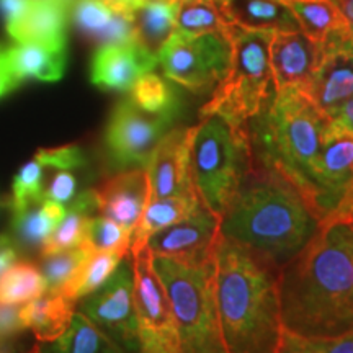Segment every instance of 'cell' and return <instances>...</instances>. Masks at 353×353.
<instances>
[{
	"mask_svg": "<svg viewBox=\"0 0 353 353\" xmlns=\"http://www.w3.org/2000/svg\"><path fill=\"white\" fill-rule=\"evenodd\" d=\"M283 329L299 337L353 332V216L321 224L278 273Z\"/></svg>",
	"mask_w": 353,
	"mask_h": 353,
	"instance_id": "6da1fadb",
	"label": "cell"
},
{
	"mask_svg": "<svg viewBox=\"0 0 353 353\" xmlns=\"http://www.w3.org/2000/svg\"><path fill=\"white\" fill-rule=\"evenodd\" d=\"M275 265L219 236L214 291L226 353H278L283 324Z\"/></svg>",
	"mask_w": 353,
	"mask_h": 353,
	"instance_id": "7a4b0ae2",
	"label": "cell"
},
{
	"mask_svg": "<svg viewBox=\"0 0 353 353\" xmlns=\"http://www.w3.org/2000/svg\"><path fill=\"white\" fill-rule=\"evenodd\" d=\"M322 221L303 193L276 170L254 164L221 218V236L280 270L319 231Z\"/></svg>",
	"mask_w": 353,
	"mask_h": 353,
	"instance_id": "3957f363",
	"label": "cell"
},
{
	"mask_svg": "<svg viewBox=\"0 0 353 353\" xmlns=\"http://www.w3.org/2000/svg\"><path fill=\"white\" fill-rule=\"evenodd\" d=\"M327 121L329 117L298 88H280L247 125L254 164L283 175L309 205L312 169Z\"/></svg>",
	"mask_w": 353,
	"mask_h": 353,
	"instance_id": "277c9868",
	"label": "cell"
},
{
	"mask_svg": "<svg viewBox=\"0 0 353 353\" xmlns=\"http://www.w3.org/2000/svg\"><path fill=\"white\" fill-rule=\"evenodd\" d=\"M174 312L182 353H226L214 291V254L190 262L152 257Z\"/></svg>",
	"mask_w": 353,
	"mask_h": 353,
	"instance_id": "5b68a950",
	"label": "cell"
},
{
	"mask_svg": "<svg viewBox=\"0 0 353 353\" xmlns=\"http://www.w3.org/2000/svg\"><path fill=\"white\" fill-rule=\"evenodd\" d=\"M275 33L229 26L226 37L232 48L231 65L200 110L201 118L216 114L236 130H247L275 90L270 65V43Z\"/></svg>",
	"mask_w": 353,
	"mask_h": 353,
	"instance_id": "8992f818",
	"label": "cell"
},
{
	"mask_svg": "<svg viewBox=\"0 0 353 353\" xmlns=\"http://www.w3.org/2000/svg\"><path fill=\"white\" fill-rule=\"evenodd\" d=\"M190 162L196 195L223 218L252 167L249 131L236 130L216 114L193 126Z\"/></svg>",
	"mask_w": 353,
	"mask_h": 353,
	"instance_id": "52a82bcc",
	"label": "cell"
},
{
	"mask_svg": "<svg viewBox=\"0 0 353 353\" xmlns=\"http://www.w3.org/2000/svg\"><path fill=\"white\" fill-rule=\"evenodd\" d=\"M311 205L322 223L353 216V132L329 118L312 169Z\"/></svg>",
	"mask_w": 353,
	"mask_h": 353,
	"instance_id": "ba28073f",
	"label": "cell"
},
{
	"mask_svg": "<svg viewBox=\"0 0 353 353\" xmlns=\"http://www.w3.org/2000/svg\"><path fill=\"white\" fill-rule=\"evenodd\" d=\"M231 41L224 33L185 37L174 33L157 61L164 76L193 92L203 94L218 85L231 65Z\"/></svg>",
	"mask_w": 353,
	"mask_h": 353,
	"instance_id": "9c48e42d",
	"label": "cell"
},
{
	"mask_svg": "<svg viewBox=\"0 0 353 353\" xmlns=\"http://www.w3.org/2000/svg\"><path fill=\"white\" fill-rule=\"evenodd\" d=\"M132 299L141 353H182L176 322L169 298L152 268V254L148 247L131 252Z\"/></svg>",
	"mask_w": 353,
	"mask_h": 353,
	"instance_id": "30bf717a",
	"label": "cell"
},
{
	"mask_svg": "<svg viewBox=\"0 0 353 353\" xmlns=\"http://www.w3.org/2000/svg\"><path fill=\"white\" fill-rule=\"evenodd\" d=\"M131 255L121 259L118 267L100 288L79 299V312L123 348L126 353H141L134 299H132Z\"/></svg>",
	"mask_w": 353,
	"mask_h": 353,
	"instance_id": "8fae6325",
	"label": "cell"
},
{
	"mask_svg": "<svg viewBox=\"0 0 353 353\" xmlns=\"http://www.w3.org/2000/svg\"><path fill=\"white\" fill-rule=\"evenodd\" d=\"M174 120L141 112L132 101L121 100L113 108L105 131L110 159L118 169H145L154 149Z\"/></svg>",
	"mask_w": 353,
	"mask_h": 353,
	"instance_id": "7c38bea8",
	"label": "cell"
},
{
	"mask_svg": "<svg viewBox=\"0 0 353 353\" xmlns=\"http://www.w3.org/2000/svg\"><path fill=\"white\" fill-rule=\"evenodd\" d=\"M321 44V61L306 97L330 118L353 99V43L348 25L335 30Z\"/></svg>",
	"mask_w": 353,
	"mask_h": 353,
	"instance_id": "4fadbf2b",
	"label": "cell"
},
{
	"mask_svg": "<svg viewBox=\"0 0 353 353\" xmlns=\"http://www.w3.org/2000/svg\"><path fill=\"white\" fill-rule=\"evenodd\" d=\"M219 236L221 216L201 203L187 219L154 234L145 247L152 257H172L198 262L214 254Z\"/></svg>",
	"mask_w": 353,
	"mask_h": 353,
	"instance_id": "5bb4252c",
	"label": "cell"
},
{
	"mask_svg": "<svg viewBox=\"0 0 353 353\" xmlns=\"http://www.w3.org/2000/svg\"><path fill=\"white\" fill-rule=\"evenodd\" d=\"M192 132L193 126L167 131L157 143L145 165L151 198L198 196L190 162Z\"/></svg>",
	"mask_w": 353,
	"mask_h": 353,
	"instance_id": "9a60e30c",
	"label": "cell"
},
{
	"mask_svg": "<svg viewBox=\"0 0 353 353\" xmlns=\"http://www.w3.org/2000/svg\"><path fill=\"white\" fill-rule=\"evenodd\" d=\"M322 54V44L303 32H278L270 43L273 87L298 88L306 95Z\"/></svg>",
	"mask_w": 353,
	"mask_h": 353,
	"instance_id": "2e32d148",
	"label": "cell"
},
{
	"mask_svg": "<svg viewBox=\"0 0 353 353\" xmlns=\"http://www.w3.org/2000/svg\"><path fill=\"white\" fill-rule=\"evenodd\" d=\"M101 216L121 224L132 232L139 224L151 198L148 170L143 167L125 169L110 176L95 190Z\"/></svg>",
	"mask_w": 353,
	"mask_h": 353,
	"instance_id": "e0dca14e",
	"label": "cell"
},
{
	"mask_svg": "<svg viewBox=\"0 0 353 353\" xmlns=\"http://www.w3.org/2000/svg\"><path fill=\"white\" fill-rule=\"evenodd\" d=\"M157 64V57L138 43L103 44L92 59L90 79L101 90L126 92Z\"/></svg>",
	"mask_w": 353,
	"mask_h": 353,
	"instance_id": "ac0fdd59",
	"label": "cell"
},
{
	"mask_svg": "<svg viewBox=\"0 0 353 353\" xmlns=\"http://www.w3.org/2000/svg\"><path fill=\"white\" fill-rule=\"evenodd\" d=\"M70 10L79 32L100 46L138 43L131 15L113 10L105 0H76Z\"/></svg>",
	"mask_w": 353,
	"mask_h": 353,
	"instance_id": "d6986e66",
	"label": "cell"
},
{
	"mask_svg": "<svg viewBox=\"0 0 353 353\" xmlns=\"http://www.w3.org/2000/svg\"><path fill=\"white\" fill-rule=\"evenodd\" d=\"M69 8L56 0H33L20 19L6 25L15 43H39L65 46Z\"/></svg>",
	"mask_w": 353,
	"mask_h": 353,
	"instance_id": "ffe728a7",
	"label": "cell"
},
{
	"mask_svg": "<svg viewBox=\"0 0 353 353\" xmlns=\"http://www.w3.org/2000/svg\"><path fill=\"white\" fill-rule=\"evenodd\" d=\"M228 23L244 30L301 32V25L286 0H214Z\"/></svg>",
	"mask_w": 353,
	"mask_h": 353,
	"instance_id": "44dd1931",
	"label": "cell"
},
{
	"mask_svg": "<svg viewBox=\"0 0 353 353\" xmlns=\"http://www.w3.org/2000/svg\"><path fill=\"white\" fill-rule=\"evenodd\" d=\"M3 63L19 83L26 79L56 82L63 77L65 69V46L15 43L13 46H3Z\"/></svg>",
	"mask_w": 353,
	"mask_h": 353,
	"instance_id": "7402d4cb",
	"label": "cell"
},
{
	"mask_svg": "<svg viewBox=\"0 0 353 353\" xmlns=\"http://www.w3.org/2000/svg\"><path fill=\"white\" fill-rule=\"evenodd\" d=\"M77 301L61 293H43L20 309L21 322L30 329L39 343L54 342L68 332L77 311Z\"/></svg>",
	"mask_w": 353,
	"mask_h": 353,
	"instance_id": "603a6c76",
	"label": "cell"
},
{
	"mask_svg": "<svg viewBox=\"0 0 353 353\" xmlns=\"http://www.w3.org/2000/svg\"><path fill=\"white\" fill-rule=\"evenodd\" d=\"M201 203L200 196L149 198L143 218L132 231L130 254L148 245V241L154 234L187 219Z\"/></svg>",
	"mask_w": 353,
	"mask_h": 353,
	"instance_id": "cb8c5ba5",
	"label": "cell"
},
{
	"mask_svg": "<svg viewBox=\"0 0 353 353\" xmlns=\"http://www.w3.org/2000/svg\"><path fill=\"white\" fill-rule=\"evenodd\" d=\"M65 206L63 203L41 200L32 203L26 208L13 213V234L15 244L20 249L38 252L44 242L54 231L59 221L64 218ZM41 254V252H39Z\"/></svg>",
	"mask_w": 353,
	"mask_h": 353,
	"instance_id": "d4e9b609",
	"label": "cell"
},
{
	"mask_svg": "<svg viewBox=\"0 0 353 353\" xmlns=\"http://www.w3.org/2000/svg\"><path fill=\"white\" fill-rule=\"evenodd\" d=\"M175 8L176 0H143L131 12L136 41L156 57L175 33Z\"/></svg>",
	"mask_w": 353,
	"mask_h": 353,
	"instance_id": "484cf974",
	"label": "cell"
},
{
	"mask_svg": "<svg viewBox=\"0 0 353 353\" xmlns=\"http://www.w3.org/2000/svg\"><path fill=\"white\" fill-rule=\"evenodd\" d=\"M99 211V201H97L95 190H85L70 201L69 208H65L64 218L44 242L41 255L59 252V250L72 249L82 244L85 239L88 219Z\"/></svg>",
	"mask_w": 353,
	"mask_h": 353,
	"instance_id": "4316f807",
	"label": "cell"
},
{
	"mask_svg": "<svg viewBox=\"0 0 353 353\" xmlns=\"http://www.w3.org/2000/svg\"><path fill=\"white\" fill-rule=\"evenodd\" d=\"M130 100L141 112L175 120L182 108V99L174 82L157 74L145 72L130 88Z\"/></svg>",
	"mask_w": 353,
	"mask_h": 353,
	"instance_id": "83f0119b",
	"label": "cell"
},
{
	"mask_svg": "<svg viewBox=\"0 0 353 353\" xmlns=\"http://www.w3.org/2000/svg\"><path fill=\"white\" fill-rule=\"evenodd\" d=\"M39 348L43 353H126L79 311L68 332L54 342L39 343Z\"/></svg>",
	"mask_w": 353,
	"mask_h": 353,
	"instance_id": "f1b7e54d",
	"label": "cell"
},
{
	"mask_svg": "<svg viewBox=\"0 0 353 353\" xmlns=\"http://www.w3.org/2000/svg\"><path fill=\"white\" fill-rule=\"evenodd\" d=\"M293 10L301 32L322 43L335 30L345 28L348 21L334 0H286Z\"/></svg>",
	"mask_w": 353,
	"mask_h": 353,
	"instance_id": "f546056e",
	"label": "cell"
},
{
	"mask_svg": "<svg viewBox=\"0 0 353 353\" xmlns=\"http://www.w3.org/2000/svg\"><path fill=\"white\" fill-rule=\"evenodd\" d=\"M228 20L214 0H176L175 33L198 37L205 33H228Z\"/></svg>",
	"mask_w": 353,
	"mask_h": 353,
	"instance_id": "4dcf8cb0",
	"label": "cell"
},
{
	"mask_svg": "<svg viewBox=\"0 0 353 353\" xmlns=\"http://www.w3.org/2000/svg\"><path fill=\"white\" fill-rule=\"evenodd\" d=\"M94 250L87 244H79L72 249L59 250L41 255V267L39 272L44 278L46 291L44 293H63L72 283L82 265L87 262Z\"/></svg>",
	"mask_w": 353,
	"mask_h": 353,
	"instance_id": "1f68e13d",
	"label": "cell"
},
{
	"mask_svg": "<svg viewBox=\"0 0 353 353\" xmlns=\"http://www.w3.org/2000/svg\"><path fill=\"white\" fill-rule=\"evenodd\" d=\"M46 291L44 278L33 263L12 265L0 276V304H25Z\"/></svg>",
	"mask_w": 353,
	"mask_h": 353,
	"instance_id": "d6a6232c",
	"label": "cell"
},
{
	"mask_svg": "<svg viewBox=\"0 0 353 353\" xmlns=\"http://www.w3.org/2000/svg\"><path fill=\"white\" fill-rule=\"evenodd\" d=\"M121 255L112 252H92L72 280V283L61 294L74 299V301H79L87 294L94 293L97 288H100L108 280L114 268L118 267V263L121 262Z\"/></svg>",
	"mask_w": 353,
	"mask_h": 353,
	"instance_id": "836d02e7",
	"label": "cell"
},
{
	"mask_svg": "<svg viewBox=\"0 0 353 353\" xmlns=\"http://www.w3.org/2000/svg\"><path fill=\"white\" fill-rule=\"evenodd\" d=\"M131 236L130 229L123 228L121 224L105 216H92L88 219L83 244H87L94 252H112L126 257L131 249Z\"/></svg>",
	"mask_w": 353,
	"mask_h": 353,
	"instance_id": "e575fe53",
	"label": "cell"
},
{
	"mask_svg": "<svg viewBox=\"0 0 353 353\" xmlns=\"http://www.w3.org/2000/svg\"><path fill=\"white\" fill-rule=\"evenodd\" d=\"M44 167L39 164L37 159L21 167L13 180V195L10 200L12 213L26 208L32 203L41 201L44 193L43 185Z\"/></svg>",
	"mask_w": 353,
	"mask_h": 353,
	"instance_id": "d590c367",
	"label": "cell"
},
{
	"mask_svg": "<svg viewBox=\"0 0 353 353\" xmlns=\"http://www.w3.org/2000/svg\"><path fill=\"white\" fill-rule=\"evenodd\" d=\"M294 353H353V332L337 337L309 339L283 330L281 345Z\"/></svg>",
	"mask_w": 353,
	"mask_h": 353,
	"instance_id": "8d00e7d4",
	"label": "cell"
},
{
	"mask_svg": "<svg viewBox=\"0 0 353 353\" xmlns=\"http://www.w3.org/2000/svg\"><path fill=\"white\" fill-rule=\"evenodd\" d=\"M34 159L44 169L74 170L85 164V156L76 144L63 145L54 149H39Z\"/></svg>",
	"mask_w": 353,
	"mask_h": 353,
	"instance_id": "74e56055",
	"label": "cell"
},
{
	"mask_svg": "<svg viewBox=\"0 0 353 353\" xmlns=\"http://www.w3.org/2000/svg\"><path fill=\"white\" fill-rule=\"evenodd\" d=\"M77 190V179L72 170H57L56 175L43 193V200L69 203L74 200Z\"/></svg>",
	"mask_w": 353,
	"mask_h": 353,
	"instance_id": "f35d334b",
	"label": "cell"
},
{
	"mask_svg": "<svg viewBox=\"0 0 353 353\" xmlns=\"http://www.w3.org/2000/svg\"><path fill=\"white\" fill-rule=\"evenodd\" d=\"M20 304H0V339H12L25 329Z\"/></svg>",
	"mask_w": 353,
	"mask_h": 353,
	"instance_id": "ab89813d",
	"label": "cell"
},
{
	"mask_svg": "<svg viewBox=\"0 0 353 353\" xmlns=\"http://www.w3.org/2000/svg\"><path fill=\"white\" fill-rule=\"evenodd\" d=\"M33 0H0V15L6 25L20 19L28 10Z\"/></svg>",
	"mask_w": 353,
	"mask_h": 353,
	"instance_id": "60d3db41",
	"label": "cell"
},
{
	"mask_svg": "<svg viewBox=\"0 0 353 353\" xmlns=\"http://www.w3.org/2000/svg\"><path fill=\"white\" fill-rule=\"evenodd\" d=\"M19 259V247L8 236H0V276Z\"/></svg>",
	"mask_w": 353,
	"mask_h": 353,
	"instance_id": "b9f144b4",
	"label": "cell"
},
{
	"mask_svg": "<svg viewBox=\"0 0 353 353\" xmlns=\"http://www.w3.org/2000/svg\"><path fill=\"white\" fill-rule=\"evenodd\" d=\"M19 85L20 83L10 76V72L6 68V63H3V44H0V99L10 94Z\"/></svg>",
	"mask_w": 353,
	"mask_h": 353,
	"instance_id": "7bdbcfd3",
	"label": "cell"
},
{
	"mask_svg": "<svg viewBox=\"0 0 353 353\" xmlns=\"http://www.w3.org/2000/svg\"><path fill=\"white\" fill-rule=\"evenodd\" d=\"M330 118H334V120L342 123L343 126L348 128V130L353 132V99L345 101V103H343L342 107L335 112L334 117H330Z\"/></svg>",
	"mask_w": 353,
	"mask_h": 353,
	"instance_id": "ee69618b",
	"label": "cell"
},
{
	"mask_svg": "<svg viewBox=\"0 0 353 353\" xmlns=\"http://www.w3.org/2000/svg\"><path fill=\"white\" fill-rule=\"evenodd\" d=\"M113 10L120 12V13H126V15H131V12L134 10L136 7L139 6L143 0H105Z\"/></svg>",
	"mask_w": 353,
	"mask_h": 353,
	"instance_id": "f6af8a7d",
	"label": "cell"
},
{
	"mask_svg": "<svg viewBox=\"0 0 353 353\" xmlns=\"http://www.w3.org/2000/svg\"><path fill=\"white\" fill-rule=\"evenodd\" d=\"M0 353H19V343L12 339H0Z\"/></svg>",
	"mask_w": 353,
	"mask_h": 353,
	"instance_id": "bcb514c9",
	"label": "cell"
},
{
	"mask_svg": "<svg viewBox=\"0 0 353 353\" xmlns=\"http://www.w3.org/2000/svg\"><path fill=\"white\" fill-rule=\"evenodd\" d=\"M56 2H59V3H63V6H65L70 10V7H72V3L76 2V0H56Z\"/></svg>",
	"mask_w": 353,
	"mask_h": 353,
	"instance_id": "7dc6e473",
	"label": "cell"
},
{
	"mask_svg": "<svg viewBox=\"0 0 353 353\" xmlns=\"http://www.w3.org/2000/svg\"><path fill=\"white\" fill-rule=\"evenodd\" d=\"M26 353H43V352H41V348H39V343H38V345H34L32 350L26 352Z\"/></svg>",
	"mask_w": 353,
	"mask_h": 353,
	"instance_id": "c3c4849f",
	"label": "cell"
},
{
	"mask_svg": "<svg viewBox=\"0 0 353 353\" xmlns=\"http://www.w3.org/2000/svg\"><path fill=\"white\" fill-rule=\"evenodd\" d=\"M278 353H294V352H291V350H288V348H285V347H280V352Z\"/></svg>",
	"mask_w": 353,
	"mask_h": 353,
	"instance_id": "681fc988",
	"label": "cell"
},
{
	"mask_svg": "<svg viewBox=\"0 0 353 353\" xmlns=\"http://www.w3.org/2000/svg\"><path fill=\"white\" fill-rule=\"evenodd\" d=\"M334 2H335V0H334Z\"/></svg>",
	"mask_w": 353,
	"mask_h": 353,
	"instance_id": "f907efd6",
	"label": "cell"
}]
</instances>
